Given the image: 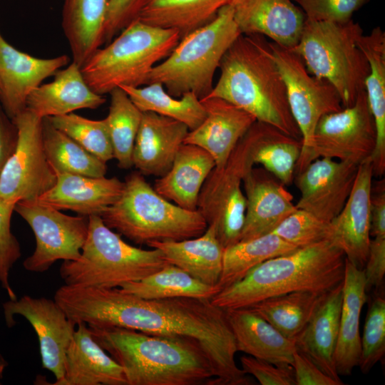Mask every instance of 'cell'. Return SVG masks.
Masks as SVG:
<instances>
[{
    "label": "cell",
    "instance_id": "obj_42",
    "mask_svg": "<svg viewBox=\"0 0 385 385\" xmlns=\"http://www.w3.org/2000/svg\"><path fill=\"white\" fill-rule=\"evenodd\" d=\"M272 232L299 248L332 242V237L330 222L300 209L288 215Z\"/></svg>",
    "mask_w": 385,
    "mask_h": 385
},
{
    "label": "cell",
    "instance_id": "obj_24",
    "mask_svg": "<svg viewBox=\"0 0 385 385\" xmlns=\"http://www.w3.org/2000/svg\"><path fill=\"white\" fill-rule=\"evenodd\" d=\"M76 325L59 385H127L123 368L96 341L88 325Z\"/></svg>",
    "mask_w": 385,
    "mask_h": 385
},
{
    "label": "cell",
    "instance_id": "obj_20",
    "mask_svg": "<svg viewBox=\"0 0 385 385\" xmlns=\"http://www.w3.org/2000/svg\"><path fill=\"white\" fill-rule=\"evenodd\" d=\"M200 101L205 118L195 129L189 130L184 143L197 145L213 158L220 168L247 132L256 118L245 110L217 97H205Z\"/></svg>",
    "mask_w": 385,
    "mask_h": 385
},
{
    "label": "cell",
    "instance_id": "obj_29",
    "mask_svg": "<svg viewBox=\"0 0 385 385\" xmlns=\"http://www.w3.org/2000/svg\"><path fill=\"white\" fill-rule=\"evenodd\" d=\"M148 246L159 250L165 260L195 279L217 286L222 267L225 248L215 227L207 225L200 236L178 241H153Z\"/></svg>",
    "mask_w": 385,
    "mask_h": 385
},
{
    "label": "cell",
    "instance_id": "obj_11",
    "mask_svg": "<svg viewBox=\"0 0 385 385\" xmlns=\"http://www.w3.org/2000/svg\"><path fill=\"white\" fill-rule=\"evenodd\" d=\"M272 57L284 80L288 103L302 135V148L294 175L311 163L313 134L319 120L344 107L334 86L312 75L293 49L269 42Z\"/></svg>",
    "mask_w": 385,
    "mask_h": 385
},
{
    "label": "cell",
    "instance_id": "obj_43",
    "mask_svg": "<svg viewBox=\"0 0 385 385\" xmlns=\"http://www.w3.org/2000/svg\"><path fill=\"white\" fill-rule=\"evenodd\" d=\"M385 354V299L376 296L369 304L363 335L358 366L367 374Z\"/></svg>",
    "mask_w": 385,
    "mask_h": 385
},
{
    "label": "cell",
    "instance_id": "obj_13",
    "mask_svg": "<svg viewBox=\"0 0 385 385\" xmlns=\"http://www.w3.org/2000/svg\"><path fill=\"white\" fill-rule=\"evenodd\" d=\"M16 211L35 236L34 252L24 260L25 270H48L57 260H76L81 253L88 232V217L70 216L36 200L17 202Z\"/></svg>",
    "mask_w": 385,
    "mask_h": 385
},
{
    "label": "cell",
    "instance_id": "obj_37",
    "mask_svg": "<svg viewBox=\"0 0 385 385\" xmlns=\"http://www.w3.org/2000/svg\"><path fill=\"white\" fill-rule=\"evenodd\" d=\"M299 247L272 232L239 241L225 248L223 267L217 286L220 290L240 280L251 269L260 263L292 253Z\"/></svg>",
    "mask_w": 385,
    "mask_h": 385
},
{
    "label": "cell",
    "instance_id": "obj_28",
    "mask_svg": "<svg viewBox=\"0 0 385 385\" xmlns=\"http://www.w3.org/2000/svg\"><path fill=\"white\" fill-rule=\"evenodd\" d=\"M237 351L273 364H292L295 341L284 336L249 307L226 309Z\"/></svg>",
    "mask_w": 385,
    "mask_h": 385
},
{
    "label": "cell",
    "instance_id": "obj_8",
    "mask_svg": "<svg viewBox=\"0 0 385 385\" xmlns=\"http://www.w3.org/2000/svg\"><path fill=\"white\" fill-rule=\"evenodd\" d=\"M240 34L228 4L210 22L180 38L152 69L147 84L161 83L175 98L190 92L200 99L206 97L223 55Z\"/></svg>",
    "mask_w": 385,
    "mask_h": 385
},
{
    "label": "cell",
    "instance_id": "obj_46",
    "mask_svg": "<svg viewBox=\"0 0 385 385\" xmlns=\"http://www.w3.org/2000/svg\"><path fill=\"white\" fill-rule=\"evenodd\" d=\"M242 370L255 377L262 385H296L291 364H273L252 356L240 357Z\"/></svg>",
    "mask_w": 385,
    "mask_h": 385
},
{
    "label": "cell",
    "instance_id": "obj_15",
    "mask_svg": "<svg viewBox=\"0 0 385 385\" xmlns=\"http://www.w3.org/2000/svg\"><path fill=\"white\" fill-rule=\"evenodd\" d=\"M2 306L7 327L15 325V315L24 317L31 324L38 339L42 366L55 376L53 384L59 385L63 378L66 351L76 324L54 299L46 297L24 295Z\"/></svg>",
    "mask_w": 385,
    "mask_h": 385
},
{
    "label": "cell",
    "instance_id": "obj_53",
    "mask_svg": "<svg viewBox=\"0 0 385 385\" xmlns=\"http://www.w3.org/2000/svg\"><path fill=\"white\" fill-rule=\"evenodd\" d=\"M1 384V383L0 382V384Z\"/></svg>",
    "mask_w": 385,
    "mask_h": 385
},
{
    "label": "cell",
    "instance_id": "obj_7",
    "mask_svg": "<svg viewBox=\"0 0 385 385\" xmlns=\"http://www.w3.org/2000/svg\"><path fill=\"white\" fill-rule=\"evenodd\" d=\"M88 220V235L80 257L63 261L60 267L65 284L119 288L169 264L158 249L144 250L125 242L101 216L90 215Z\"/></svg>",
    "mask_w": 385,
    "mask_h": 385
},
{
    "label": "cell",
    "instance_id": "obj_12",
    "mask_svg": "<svg viewBox=\"0 0 385 385\" xmlns=\"http://www.w3.org/2000/svg\"><path fill=\"white\" fill-rule=\"evenodd\" d=\"M18 139L14 153L0 175V197L12 205L36 200L56 182V173L46 155L42 118L27 109L12 119Z\"/></svg>",
    "mask_w": 385,
    "mask_h": 385
},
{
    "label": "cell",
    "instance_id": "obj_25",
    "mask_svg": "<svg viewBox=\"0 0 385 385\" xmlns=\"http://www.w3.org/2000/svg\"><path fill=\"white\" fill-rule=\"evenodd\" d=\"M106 102L83 77L81 67L71 63L55 75L50 83L41 84L26 100V109L43 118L73 113L79 109H96Z\"/></svg>",
    "mask_w": 385,
    "mask_h": 385
},
{
    "label": "cell",
    "instance_id": "obj_22",
    "mask_svg": "<svg viewBox=\"0 0 385 385\" xmlns=\"http://www.w3.org/2000/svg\"><path fill=\"white\" fill-rule=\"evenodd\" d=\"M189 130L182 122L143 112L133 150V166L143 175L162 177L170 170Z\"/></svg>",
    "mask_w": 385,
    "mask_h": 385
},
{
    "label": "cell",
    "instance_id": "obj_1",
    "mask_svg": "<svg viewBox=\"0 0 385 385\" xmlns=\"http://www.w3.org/2000/svg\"><path fill=\"white\" fill-rule=\"evenodd\" d=\"M54 299L74 323L90 327H121L148 334L196 340L213 366V385H247L250 381L235 362V339L226 310L209 299H143L119 288L64 284Z\"/></svg>",
    "mask_w": 385,
    "mask_h": 385
},
{
    "label": "cell",
    "instance_id": "obj_26",
    "mask_svg": "<svg viewBox=\"0 0 385 385\" xmlns=\"http://www.w3.org/2000/svg\"><path fill=\"white\" fill-rule=\"evenodd\" d=\"M342 301L343 282L328 292L294 340L297 349L339 385L343 382L336 369L335 351Z\"/></svg>",
    "mask_w": 385,
    "mask_h": 385
},
{
    "label": "cell",
    "instance_id": "obj_35",
    "mask_svg": "<svg viewBox=\"0 0 385 385\" xmlns=\"http://www.w3.org/2000/svg\"><path fill=\"white\" fill-rule=\"evenodd\" d=\"M119 289L123 292L148 299L174 297L211 299L220 291L218 286L202 282L171 264L140 280L127 282Z\"/></svg>",
    "mask_w": 385,
    "mask_h": 385
},
{
    "label": "cell",
    "instance_id": "obj_33",
    "mask_svg": "<svg viewBox=\"0 0 385 385\" xmlns=\"http://www.w3.org/2000/svg\"><path fill=\"white\" fill-rule=\"evenodd\" d=\"M232 0H148L137 19L148 25L178 31L180 38L202 27Z\"/></svg>",
    "mask_w": 385,
    "mask_h": 385
},
{
    "label": "cell",
    "instance_id": "obj_3",
    "mask_svg": "<svg viewBox=\"0 0 385 385\" xmlns=\"http://www.w3.org/2000/svg\"><path fill=\"white\" fill-rule=\"evenodd\" d=\"M219 69L217 83L206 97L222 98L257 121L302 140L284 80L265 36L241 34L223 55Z\"/></svg>",
    "mask_w": 385,
    "mask_h": 385
},
{
    "label": "cell",
    "instance_id": "obj_9",
    "mask_svg": "<svg viewBox=\"0 0 385 385\" xmlns=\"http://www.w3.org/2000/svg\"><path fill=\"white\" fill-rule=\"evenodd\" d=\"M362 35L361 26L352 19L339 23L306 19L300 38L292 48L312 75L334 86L344 108L353 105L365 90L369 66L358 46Z\"/></svg>",
    "mask_w": 385,
    "mask_h": 385
},
{
    "label": "cell",
    "instance_id": "obj_50",
    "mask_svg": "<svg viewBox=\"0 0 385 385\" xmlns=\"http://www.w3.org/2000/svg\"><path fill=\"white\" fill-rule=\"evenodd\" d=\"M370 235L385 237V181L372 183L370 192Z\"/></svg>",
    "mask_w": 385,
    "mask_h": 385
},
{
    "label": "cell",
    "instance_id": "obj_45",
    "mask_svg": "<svg viewBox=\"0 0 385 385\" xmlns=\"http://www.w3.org/2000/svg\"><path fill=\"white\" fill-rule=\"evenodd\" d=\"M306 19L315 21L346 22L369 0H292Z\"/></svg>",
    "mask_w": 385,
    "mask_h": 385
},
{
    "label": "cell",
    "instance_id": "obj_17",
    "mask_svg": "<svg viewBox=\"0 0 385 385\" xmlns=\"http://www.w3.org/2000/svg\"><path fill=\"white\" fill-rule=\"evenodd\" d=\"M69 62L66 55L41 58L19 51L0 31V104L9 118L24 111L30 93Z\"/></svg>",
    "mask_w": 385,
    "mask_h": 385
},
{
    "label": "cell",
    "instance_id": "obj_32",
    "mask_svg": "<svg viewBox=\"0 0 385 385\" xmlns=\"http://www.w3.org/2000/svg\"><path fill=\"white\" fill-rule=\"evenodd\" d=\"M358 46L366 56L369 73L365 81V91L373 115L376 142L370 157L373 175L381 177L385 173V33L377 26L367 35H362Z\"/></svg>",
    "mask_w": 385,
    "mask_h": 385
},
{
    "label": "cell",
    "instance_id": "obj_18",
    "mask_svg": "<svg viewBox=\"0 0 385 385\" xmlns=\"http://www.w3.org/2000/svg\"><path fill=\"white\" fill-rule=\"evenodd\" d=\"M373 167L369 158L359 165L351 192L341 212L330 222L332 242L345 257L362 270L366 262L370 235V192Z\"/></svg>",
    "mask_w": 385,
    "mask_h": 385
},
{
    "label": "cell",
    "instance_id": "obj_52",
    "mask_svg": "<svg viewBox=\"0 0 385 385\" xmlns=\"http://www.w3.org/2000/svg\"><path fill=\"white\" fill-rule=\"evenodd\" d=\"M8 366V362L0 352V378L2 376L5 369Z\"/></svg>",
    "mask_w": 385,
    "mask_h": 385
},
{
    "label": "cell",
    "instance_id": "obj_44",
    "mask_svg": "<svg viewBox=\"0 0 385 385\" xmlns=\"http://www.w3.org/2000/svg\"><path fill=\"white\" fill-rule=\"evenodd\" d=\"M14 207L0 197V284L11 300L18 298L11 287L10 271L21 256L20 244L11 230Z\"/></svg>",
    "mask_w": 385,
    "mask_h": 385
},
{
    "label": "cell",
    "instance_id": "obj_16",
    "mask_svg": "<svg viewBox=\"0 0 385 385\" xmlns=\"http://www.w3.org/2000/svg\"><path fill=\"white\" fill-rule=\"evenodd\" d=\"M358 165L346 161H335L319 158L302 172L295 174L294 180L300 192L295 205L319 219L331 222L344 206L353 188Z\"/></svg>",
    "mask_w": 385,
    "mask_h": 385
},
{
    "label": "cell",
    "instance_id": "obj_40",
    "mask_svg": "<svg viewBox=\"0 0 385 385\" xmlns=\"http://www.w3.org/2000/svg\"><path fill=\"white\" fill-rule=\"evenodd\" d=\"M301 140L285 134L265 123L255 149L253 161L261 164L284 185L292 183L297 163L302 151Z\"/></svg>",
    "mask_w": 385,
    "mask_h": 385
},
{
    "label": "cell",
    "instance_id": "obj_34",
    "mask_svg": "<svg viewBox=\"0 0 385 385\" xmlns=\"http://www.w3.org/2000/svg\"><path fill=\"white\" fill-rule=\"evenodd\" d=\"M327 294L311 291L292 292L267 298L249 308L284 336L295 340Z\"/></svg>",
    "mask_w": 385,
    "mask_h": 385
},
{
    "label": "cell",
    "instance_id": "obj_41",
    "mask_svg": "<svg viewBox=\"0 0 385 385\" xmlns=\"http://www.w3.org/2000/svg\"><path fill=\"white\" fill-rule=\"evenodd\" d=\"M51 123L104 163L114 158L105 119L91 120L71 113L48 117Z\"/></svg>",
    "mask_w": 385,
    "mask_h": 385
},
{
    "label": "cell",
    "instance_id": "obj_10",
    "mask_svg": "<svg viewBox=\"0 0 385 385\" xmlns=\"http://www.w3.org/2000/svg\"><path fill=\"white\" fill-rule=\"evenodd\" d=\"M265 123L256 120L239 140L225 164L214 168L201 188L197 210L207 225L215 227L217 237L226 248L240 240L247 200L242 189L245 176L253 165V153Z\"/></svg>",
    "mask_w": 385,
    "mask_h": 385
},
{
    "label": "cell",
    "instance_id": "obj_38",
    "mask_svg": "<svg viewBox=\"0 0 385 385\" xmlns=\"http://www.w3.org/2000/svg\"><path fill=\"white\" fill-rule=\"evenodd\" d=\"M42 141L47 159L55 172L93 178L106 174V163L57 129L48 117L42 118Z\"/></svg>",
    "mask_w": 385,
    "mask_h": 385
},
{
    "label": "cell",
    "instance_id": "obj_31",
    "mask_svg": "<svg viewBox=\"0 0 385 385\" xmlns=\"http://www.w3.org/2000/svg\"><path fill=\"white\" fill-rule=\"evenodd\" d=\"M111 0H63L61 26L72 61L81 67L105 43Z\"/></svg>",
    "mask_w": 385,
    "mask_h": 385
},
{
    "label": "cell",
    "instance_id": "obj_5",
    "mask_svg": "<svg viewBox=\"0 0 385 385\" xmlns=\"http://www.w3.org/2000/svg\"><path fill=\"white\" fill-rule=\"evenodd\" d=\"M100 216L109 228L138 245L193 238L207 227L198 210H188L164 198L138 171L126 177L119 197Z\"/></svg>",
    "mask_w": 385,
    "mask_h": 385
},
{
    "label": "cell",
    "instance_id": "obj_30",
    "mask_svg": "<svg viewBox=\"0 0 385 385\" xmlns=\"http://www.w3.org/2000/svg\"><path fill=\"white\" fill-rule=\"evenodd\" d=\"M363 270L345 257L342 305L335 366L339 376H349L358 366L361 353L360 316L366 302Z\"/></svg>",
    "mask_w": 385,
    "mask_h": 385
},
{
    "label": "cell",
    "instance_id": "obj_2",
    "mask_svg": "<svg viewBox=\"0 0 385 385\" xmlns=\"http://www.w3.org/2000/svg\"><path fill=\"white\" fill-rule=\"evenodd\" d=\"M88 327L123 368L127 385L210 384L215 377L208 356L192 338L121 327Z\"/></svg>",
    "mask_w": 385,
    "mask_h": 385
},
{
    "label": "cell",
    "instance_id": "obj_19",
    "mask_svg": "<svg viewBox=\"0 0 385 385\" xmlns=\"http://www.w3.org/2000/svg\"><path fill=\"white\" fill-rule=\"evenodd\" d=\"M230 5L241 34L267 36L286 48L297 44L306 16L292 0H232Z\"/></svg>",
    "mask_w": 385,
    "mask_h": 385
},
{
    "label": "cell",
    "instance_id": "obj_21",
    "mask_svg": "<svg viewBox=\"0 0 385 385\" xmlns=\"http://www.w3.org/2000/svg\"><path fill=\"white\" fill-rule=\"evenodd\" d=\"M242 184L247 207L240 241L272 232L297 210L285 185L265 169L252 168Z\"/></svg>",
    "mask_w": 385,
    "mask_h": 385
},
{
    "label": "cell",
    "instance_id": "obj_36",
    "mask_svg": "<svg viewBox=\"0 0 385 385\" xmlns=\"http://www.w3.org/2000/svg\"><path fill=\"white\" fill-rule=\"evenodd\" d=\"M122 88L141 112H153L188 126L196 128L205 119V111L200 99L194 93L179 98L170 95L161 83H153L140 87L122 86Z\"/></svg>",
    "mask_w": 385,
    "mask_h": 385
},
{
    "label": "cell",
    "instance_id": "obj_4",
    "mask_svg": "<svg viewBox=\"0 0 385 385\" xmlns=\"http://www.w3.org/2000/svg\"><path fill=\"white\" fill-rule=\"evenodd\" d=\"M344 267L343 251L332 242L324 241L260 263L210 301L226 310L249 307L292 292L327 293L342 283Z\"/></svg>",
    "mask_w": 385,
    "mask_h": 385
},
{
    "label": "cell",
    "instance_id": "obj_14",
    "mask_svg": "<svg viewBox=\"0 0 385 385\" xmlns=\"http://www.w3.org/2000/svg\"><path fill=\"white\" fill-rule=\"evenodd\" d=\"M376 142L375 123L364 90L353 105L319 120L313 134L311 163L329 158L359 165L370 158Z\"/></svg>",
    "mask_w": 385,
    "mask_h": 385
},
{
    "label": "cell",
    "instance_id": "obj_47",
    "mask_svg": "<svg viewBox=\"0 0 385 385\" xmlns=\"http://www.w3.org/2000/svg\"><path fill=\"white\" fill-rule=\"evenodd\" d=\"M148 0H111L105 26L104 43L111 41L136 20Z\"/></svg>",
    "mask_w": 385,
    "mask_h": 385
},
{
    "label": "cell",
    "instance_id": "obj_39",
    "mask_svg": "<svg viewBox=\"0 0 385 385\" xmlns=\"http://www.w3.org/2000/svg\"><path fill=\"white\" fill-rule=\"evenodd\" d=\"M108 114L105 118L111 138L114 158L122 169L133 166L132 154L143 112L120 88L110 93Z\"/></svg>",
    "mask_w": 385,
    "mask_h": 385
},
{
    "label": "cell",
    "instance_id": "obj_23",
    "mask_svg": "<svg viewBox=\"0 0 385 385\" xmlns=\"http://www.w3.org/2000/svg\"><path fill=\"white\" fill-rule=\"evenodd\" d=\"M56 173L55 185L36 200L58 210H71L88 217L100 216L119 197L124 186V182L115 177Z\"/></svg>",
    "mask_w": 385,
    "mask_h": 385
},
{
    "label": "cell",
    "instance_id": "obj_6",
    "mask_svg": "<svg viewBox=\"0 0 385 385\" xmlns=\"http://www.w3.org/2000/svg\"><path fill=\"white\" fill-rule=\"evenodd\" d=\"M180 40L176 30L136 19L90 56L81 67L83 77L95 93L102 96L122 86L147 85L152 69Z\"/></svg>",
    "mask_w": 385,
    "mask_h": 385
},
{
    "label": "cell",
    "instance_id": "obj_27",
    "mask_svg": "<svg viewBox=\"0 0 385 385\" xmlns=\"http://www.w3.org/2000/svg\"><path fill=\"white\" fill-rule=\"evenodd\" d=\"M215 163L203 148L183 143L170 170L155 180L154 190L164 198L188 210H197L201 188Z\"/></svg>",
    "mask_w": 385,
    "mask_h": 385
},
{
    "label": "cell",
    "instance_id": "obj_48",
    "mask_svg": "<svg viewBox=\"0 0 385 385\" xmlns=\"http://www.w3.org/2000/svg\"><path fill=\"white\" fill-rule=\"evenodd\" d=\"M366 290L378 289L385 275V237L370 240L368 256L364 268Z\"/></svg>",
    "mask_w": 385,
    "mask_h": 385
},
{
    "label": "cell",
    "instance_id": "obj_49",
    "mask_svg": "<svg viewBox=\"0 0 385 385\" xmlns=\"http://www.w3.org/2000/svg\"><path fill=\"white\" fill-rule=\"evenodd\" d=\"M292 366L297 385H339L324 374L310 359L297 349L293 354Z\"/></svg>",
    "mask_w": 385,
    "mask_h": 385
},
{
    "label": "cell",
    "instance_id": "obj_51",
    "mask_svg": "<svg viewBox=\"0 0 385 385\" xmlns=\"http://www.w3.org/2000/svg\"><path fill=\"white\" fill-rule=\"evenodd\" d=\"M17 139V128L0 104V175L14 151Z\"/></svg>",
    "mask_w": 385,
    "mask_h": 385
}]
</instances>
